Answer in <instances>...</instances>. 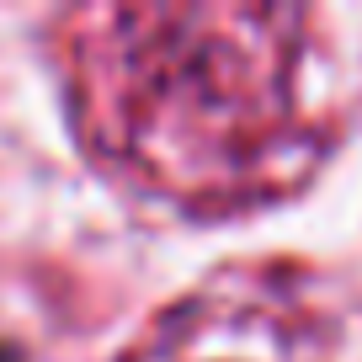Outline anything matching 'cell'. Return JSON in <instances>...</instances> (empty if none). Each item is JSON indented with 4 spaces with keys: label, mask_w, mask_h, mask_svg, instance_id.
Masks as SVG:
<instances>
[{
    "label": "cell",
    "mask_w": 362,
    "mask_h": 362,
    "mask_svg": "<svg viewBox=\"0 0 362 362\" xmlns=\"http://www.w3.org/2000/svg\"><path fill=\"white\" fill-rule=\"evenodd\" d=\"M123 362H357V351L309 277L261 267L160 309Z\"/></svg>",
    "instance_id": "obj_2"
},
{
    "label": "cell",
    "mask_w": 362,
    "mask_h": 362,
    "mask_svg": "<svg viewBox=\"0 0 362 362\" xmlns=\"http://www.w3.org/2000/svg\"><path fill=\"white\" fill-rule=\"evenodd\" d=\"M64 64L86 149L181 214L277 203L336 139L330 59L298 6H102L69 16Z\"/></svg>",
    "instance_id": "obj_1"
}]
</instances>
